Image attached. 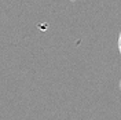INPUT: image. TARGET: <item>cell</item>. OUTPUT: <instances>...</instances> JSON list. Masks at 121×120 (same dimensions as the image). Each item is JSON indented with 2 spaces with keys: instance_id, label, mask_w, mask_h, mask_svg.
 Returning <instances> with one entry per match:
<instances>
[{
  "instance_id": "1",
  "label": "cell",
  "mask_w": 121,
  "mask_h": 120,
  "mask_svg": "<svg viewBox=\"0 0 121 120\" xmlns=\"http://www.w3.org/2000/svg\"><path fill=\"white\" fill-rule=\"evenodd\" d=\"M118 50H120V54H121V32H120V36H118Z\"/></svg>"
},
{
  "instance_id": "2",
  "label": "cell",
  "mask_w": 121,
  "mask_h": 120,
  "mask_svg": "<svg viewBox=\"0 0 121 120\" xmlns=\"http://www.w3.org/2000/svg\"><path fill=\"white\" fill-rule=\"evenodd\" d=\"M120 90H121V80H120Z\"/></svg>"
}]
</instances>
